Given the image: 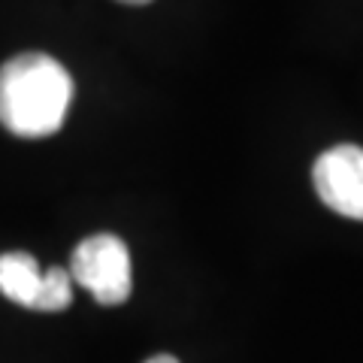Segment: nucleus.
<instances>
[{
  "label": "nucleus",
  "instance_id": "1",
  "mask_svg": "<svg viewBox=\"0 0 363 363\" xmlns=\"http://www.w3.org/2000/svg\"><path fill=\"white\" fill-rule=\"evenodd\" d=\"M73 79L61 61L25 52L0 67V124L21 140H43L64 128Z\"/></svg>",
  "mask_w": 363,
  "mask_h": 363
},
{
  "label": "nucleus",
  "instance_id": "2",
  "mask_svg": "<svg viewBox=\"0 0 363 363\" xmlns=\"http://www.w3.org/2000/svg\"><path fill=\"white\" fill-rule=\"evenodd\" d=\"M70 279L100 306H121L130 297V252L116 233H94L73 248Z\"/></svg>",
  "mask_w": 363,
  "mask_h": 363
},
{
  "label": "nucleus",
  "instance_id": "3",
  "mask_svg": "<svg viewBox=\"0 0 363 363\" xmlns=\"http://www.w3.org/2000/svg\"><path fill=\"white\" fill-rule=\"evenodd\" d=\"M312 185L327 209L351 221H363V149L342 143L318 155Z\"/></svg>",
  "mask_w": 363,
  "mask_h": 363
},
{
  "label": "nucleus",
  "instance_id": "4",
  "mask_svg": "<svg viewBox=\"0 0 363 363\" xmlns=\"http://www.w3.org/2000/svg\"><path fill=\"white\" fill-rule=\"evenodd\" d=\"M43 285V269L28 252L0 255V294L25 309H33Z\"/></svg>",
  "mask_w": 363,
  "mask_h": 363
},
{
  "label": "nucleus",
  "instance_id": "5",
  "mask_svg": "<svg viewBox=\"0 0 363 363\" xmlns=\"http://www.w3.org/2000/svg\"><path fill=\"white\" fill-rule=\"evenodd\" d=\"M73 303V279L70 272L61 267H52L43 272V285H40V297L33 303L37 312H61Z\"/></svg>",
  "mask_w": 363,
  "mask_h": 363
},
{
  "label": "nucleus",
  "instance_id": "6",
  "mask_svg": "<svg viewBox=\"0 0 363 363\" xmlns=\"http://www.w3.org/2000/svg\"><path fill=\"white\" fill-rule=\"evenodd\" d=\"M145 363H179L173 354H155V357H149Z\"/></svg>",
  "mask_w": 363,
  "mask_h": 363
},
{
  "label": "nucleus",
  "instance_id": "7",
  "mask_svg": "<svg viewBox=\"0 0 363 363\" xmlns=\"http://www.w3.org/2000/svg\"><path fill=\"white\" fill-rule=\"evenodd\" d=\"M118 4H128V6H145V4H152V0H118Z\"/></svg>",
  "mask_w": 363,
  "mask_h": 363
}]
</instances>
